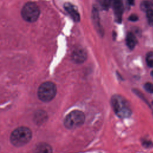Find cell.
<instances>
[{
    "label": "cell",
    "instance_id": "1",
    "mask_svg": "<svg viewBox=\"0 0 153 153\" xmlns=\"http://www.w3.org/2000/svg\"><path fill=\"white\" fill-rule=\"evenodd\" d=\"M111 105L114 112L120 118H126L131 115V111L127 101L120 95H114L111 98Z\"/></svg>",
    "mask_w": 153,
    "mask_h": 153
},
{
    "label": "cell",
    "instance_id": "2",
    "mask_svg": "<svg viewBox=\"0 0 153 153\" xmlns=\"http://www.w3.org/2000/svg\"><path fill=\"white\" fill-rule=\"evenodd\" d=\"M32 138L31 130L26 127H19L11 134L10 141L16 146H22L27 144Z\"/></svg>",
    "mask_w": 153,
    "mask_h": 153
},
{
    "label": "cell",
    "instance_id": "3",
    "mask_svg": "<svg viewBox=\"0 0 153 153\" xmlns=\"http://www.w3.org/2000/svg\"><path fill=\"white\" fill-rule=\"evenodd\" d=\"M57 88L56 85L50 81L45 82L40 85L38 90V96L43 102H49L56 96Z\"/></svg>",
    "mask_w": 153,
    "mask_h": 153
},
{
    "label": "cell",
    "instance_id": "4",
    "mask_svg": "<svg viewBox=\"0 0 153 153\" xmlns=\"http://www.w3.org/2000/svg\"><path fill=\"white\" fill-rule=\"evenodd\" d=\"M84 120V113L79 110H74L66 116L64 120V125L69 129H74L82 126Z\"/></svg>",
    "mask_w": 153,
    "mask_h": 153
},
{
    "label": "cell",
    "instance_id": "5",
    "mask_svg": "<svg viewBox=\"0 0 153 153\" xmlns=\"http://www.w3.org/2000/svg\"><path fill=\"white\" fill-rule=\"evenodd\" d=\"M39 16V10L37 5L34 2H27L22 10L23 19L28 22L36 21Z\"/></svg>",
    "mask_w": 153,
    "mask_h": 153
},
{
    "label": "cell",
    "instance_id": "6",
    "mask_svg": "<svg viewBox=\"0 0 153 153\" xmlns=\"http://www.w3.org/2000/svg\"><path fill=\"white\" fill-rule=\"evenodd\" d=\"M113 8L116 21L121 23L124 10V5L122 0H112Z\"/></svg>",
    "mask_w": 153,
    "mask_h": 153
},
{
    "label": "cell",
    "instance_id": "7",
    "mask_svg": "<svg viewBox=\"0 0 153 153\" xmlns=\"http://www.w3.org/2000/svg\"><path fill=\"white\" fill-rule=\"evenodd\" d=\"M72 58L75 63H82L87 59V53L83 48L77 47L72 52Z\"/></svg>",
    "mask_w": 153,
    "mask_h": 153
},
{
    "label": "cell",
    "instance_id": "8",
    "mask_svg": "<svg viewBox=\"0 0 153 153\" xmlns=\"http://www.w3.org/2000/svg\"><path fill=\"white\" fill-rule=\"evenodd\" d=\"M64 7L66 11L69 14V15L71 16V17L75 22H78L79 21L80 15L72 4L70 3H66Z\"/></svg>",
    "mask_w": 153,
    "mask_h": 153
},
{
    "label": "cell",
    "instance_id": "9",
    "mask_svg": "<svg viewBox=\"0 0 153 153\" xmlns=\"http://www.w3.org/2000/svg\"><path fill=\"white\" fill-rule=\"evenodd\" d=\"M92 20L93 22V25L96 29L97 30V31L102 33V29L101 27L100 22V18H99V11L97 9L94 7L92 10Z\"/></svg>",
    "mask_w": 153,
    "mask_h": 153
},
{
    "label": "cell",
    "instance_id": "10",
    "mask_svg": "<svg viewBox=\"0 0 153 153\" xmlns=\"http://www.w3.org/2000/svg\"><path fill=\"white\" fill-rule=\"evenodd\" d=\"M34 153H52V148L45 143H41L36 146Z\"/></svg>",
    "mask_w": 153,
    "mask_h": 153
},
{
    "label": "cell",
    "instance_id": "11",
    "mask_svg": "<svg viewBox=\"0 0 153 153\" xmlns=\"http://www.w3.org/2000/svg\"><path fill=\"white\" fill-rule=\"evenodd\" d=\"M137 42V40L134 35L131 32H128L126 36V44L129 48L133 49Z\"/></svg>",
    "mask_w": 153,
    "mask_h": 153
},
{
    "label": "cell",
    "instance_id": "12",
    "mask_svg": "<svg viewBox=\"0 0 153 153\" xmlns=\"http://www.w3.org/2000/svg\"><path fill=\"white\" fill-rule=\"evenodd\" d=\"M100 7L103 10H108L112 2V0H97Z\"/></svg>",
    "mask_w": 153,
    "mask_h": 153
},
{
    "label": "cell",
    "instance_id": "13",
    "mask_svg": "<svg viewBox=\"0 0 153 153\" xmlns=\"http://www.w3.org/2000/svg\"><path fill=\"white\" fill-rule=\"evenodd\" d=\"M146 63L148 66L153 68V53L149 52L146 56Z\"/></svg>",
    "mask_w": 153,
    "mask_h": 153
},
{
    "label": "cell",
    "instance_id": "14",
    "mask_svg": "<svg viewBox=\"0 0 153 153\" xmlns=\"http://www.w3.org/2000/svg\"><path fill=\"white\" fill-rule=\"evenodd\" d=\"M152 6L148 1H144L140 4V8L142 10L146 11L148 10L151 8Z\"/></svg>",
    "mask_w": 153,
    "mask_h": 153
},
{
    "label": "cell",
    "instance_id": "15",
    "mask_svg": "<svg viewBox=\"0 0 153 153\" xmlns=\"http://www.w3.org/2000/svg\"><path fill=\"white\" fill-rule=\"evenodd\" d=\"M146 17L148 19L149 23L150 25H153V10L151 8L148 10L146 11Z\"/></svg>",
    "mask_w": 153,
    "mask_h": 153
},
{
    "label": "cell",
    "instance_id": "16",
    "mask_svg": "<svg viewBox=\"0 0 153 153\" xmlns=\"http://www.w3.org/2000/svg\"><path fill=\"white\" fill-rule=\"evenodd\" d=\"M145 89L150 93H153V84L150 82L145 83Z\"/></svg>",
    "mask_w": 153,
    "mask_h": 153
},
{
    "label": "cell",
    "instance_id": "17",
    "mask_svg": "<svg viewBox=\"0 0 153 153\" xmlns=\"http://www.w3.org/2000/svg\"><path fill=\"white\" fill-rule=\"evenodd\" d=\"M137 19H138V17L135 14H131L128 17V20L131 22H136L137 20Z\"/></svg>",
    "mask_w": 153,
    "mask_h": 153
},
{
    "label": "cell",
    "instance_id": "18",
    "mask_svg": "<svg viewBox=\"0 0 153 153\" xmlns=\"http://www.w3.org/2000/svg\"><path fill=\"white\" fill-rule=\"evenodd\" d=\"M128 4L131 5H133L134 4V0H127Z\"/></svg>",
    "mask_w": 153,
    "mask_h": 153
},
{
    "label": "cell",
    "instance_id": "19",
    "mask_svg": "<svg viewBox=\"0 0 153 153\" xmlns=\"http://www.w3.org/2000/svg\"><path fill=\"white\" fill-rule=\"evenodd\" d=\"M148 1L151 3V5L153 7V0H148Z\"/></svg>",
    "mask_w": 153,
    "mask_h": 153
},
{
    "label": "cell",
    "instance_id": "20",
    "mask_svg": "<svg viewBox=\"0 0 153 153\" xmlns=\"http://www.w3.org/2000/svg\"><path fill=\"white\" fill-rule=\"evenodd\" d=\"M151 75H152V78H153V71H151Z\"/></svg>",
    "mask_w": 153,
    "mask_h": 153
},
{
    "label": "cell",
    "instance_id": "21",
    "mask_svg": "<svg viewBox=\"0 0 153 153\" xmlns=\"http://www.w3.org/2000/svg\"><path fill=\"white\" fill-rule=\"evenodd\" d=\"M152 104H153V102H152Z\"/></svg>",
    "mask_w": 153,
    "mask_h": 153
}]
</instances>
